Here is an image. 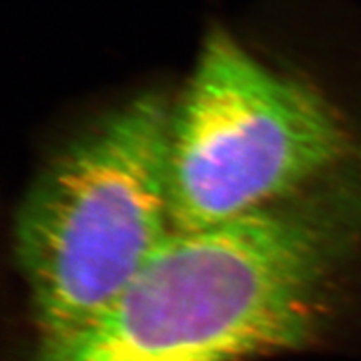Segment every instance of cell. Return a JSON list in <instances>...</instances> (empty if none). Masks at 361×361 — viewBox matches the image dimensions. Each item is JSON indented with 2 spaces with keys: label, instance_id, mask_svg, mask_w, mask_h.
I'll list each match as a JSON object with an SVG mask.
<instances>
[{
  "label": "cell",
  "instance_id": "6da1fadb",
  "mask_svg": "<svg viewBox=\"0 0 361 361\" xmlns=\"http://www.w3.org/2000/svg\"><path fill=\"white\" fill-rule=\"evenodd\" d=\"M361 241V161L322 191L171 233L119 300L37 361H239L322 333Z\"/></svg>",
  "mask_w": 361,
  "mask_h": 361
},
{
  "label": "cell",
  "instance_id": "7a4b0ae2",
  "mask_svg": "<svg viewBox=\"0 0 361 361\" xmlns=\"http://www.w3.org/2000/svg\"><path fill=\"white\" fill-rule=\"evenodd\" d=\"M171 109L157 94L133 99L62 149L27 192L13 241L39 351L92 326L173 233Z\"/></svg>",
  "mask_w": 361,
  "mask_h": 361
},
{
  "label": "cell",
  "instance_id": "3957f363",
  "mask_svg": "<svg viewBox=\"0 0 361 361\" xmlns=\"http://www.w3.org/2000/svg\"><path fill=\"white\" fill-rule=\"evenodd\" d=\"M350 156L331 104L213 30L171 109V228L200 231L291 200Z\"/></svg>",
  "mask_w": 361,
  "mask_h": 361
}]
</instances>
